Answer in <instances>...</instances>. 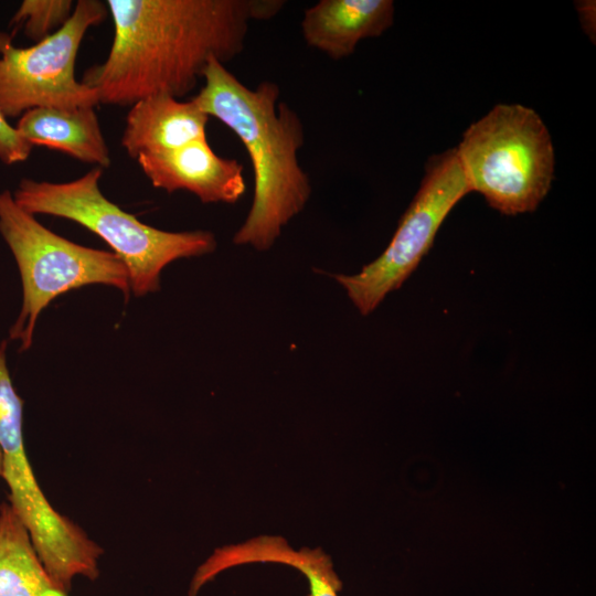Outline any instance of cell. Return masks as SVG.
Segmentation results:
<instances>
[{
    "instance_id": "obj_1",
    "label": "cell",
    "mask_w": 596,
    "mask_h": 596,
    "mask_svg": "<svg viewBox=\"0 0 596 596\" xmlns=\"http://www.w3.org/2000/svg\"><path fill=\"white\" fill-rule=\"evenodd\" d=\"M279 0H107L114 39L106 60L82 82L99 103L131 106L145 97L181 98L212 58L225 64L245 49L249 24L268 20Z\"/></svg>"
},
{
    "instance_id": "obj_2",
    "label": "cell",
    "mask_w": 596,
    "mask_h": 596,
    "mask_svg": "<svg viewBox=\"0 0 596 596\" xmlns=\"http://www.w3.org/2000/svg\"><path fill=\"white\" fill-rule=\"evenodd\" d=\"M202 79L203 86L192 99L240 138L254 173L253 202L233 243L267 251L311 195L309 175L298 159L305 143L302 121L280 100V88L274 82L249 88L216 58L210 60Z\"/></svg>"
},
{
    "instance_id": "obj_3",
    "label": "cell",
    "mask_w": 596,
    "mask_h": 596,
    "mask_svg": "<svg viewBox=\"0 0 596 596\" xmlns=\"http://www.w3.org/2000/svg\"><path fill=\"white\" fill-rule=\"evenodd\" d=\"M102 174L103 169L95 167L67 182L24 178L12 195L34 216L67 219L104 240L126 265L130 289L138 297L159 289L160 273L168 264L215 251L217 242L209 231L167 232L125 212L102 193Z\"/></svg>"
},
{
    "instance_id": "obj_4",
    "label": "cell",
    "mask_w": 596,
    "mask_h": 596,
    "mask_svg": "<svg viewBox=\"0 0 596 596\" xmlns=\"http://www.w3.org/2000/svg\"><path fill=\"white\" fill-rule=\"evenodd\" d=\"M455 149L470 191L504 215L536 210L554 180L547 127L521 104H497L465 130Z\"/></svg>"
},
{
    "instance_id": "obj_5",
    "label": "cell",
    "mask_w": 596,
    "mask_h": 596,
    "mask_svg": "<svg viewBox=\"0 0 596 596\" xmlns=\"http://www.w3.org/2000/svg\"><path fill=\"white\" fill-rule=\"evenodd\" d=\"M0 234L19 268L22 284L21 310L9 338L19 351L32 345L42 310L57 296L91 284H104L129 295V274L113 252L73 243L42 225L21 209L12 192H0Z\"/></svg>"
},
{
    "instance_id": "obj_6",
    "label": "cell",
    "mask_w": 596,
    "mask_h": 596,
    "mask_svg": "<svg viewBox=\"0 0 596 596\" xmlns=\"http://www.w3.org/2000/svg\"><path fill=\"white\" fill-rule=\"evenodd\" d=\"M8 341L0 342V445L9 504L23 523L52 579L68 592L73 578L95 581L103 549L85 531L57 512L45 498L28 459L23 439V401L7 362Z\"/></svg>"
},
{
    "instance_id": "obj_7",
    "label": "cell",
    "mask_w": 596,
    "mask_h": 596,
    "mask_svg": "<svg viewBox=\"0 0 596 596\" xmlns=\"http://www.w3.org/2000/svg\"><path fill=\"white\" fill-rule=\"evenodd\" d=\"M107 6L78 0L70 19L28 47L0 33V110L18 117L39 107L76 109L99 104L96 91L75 77V63L87 30L102 23Z\"/></svg>"
},
{
    "instance_id": "obj_8",
    "label": "cell",
    "mask_w": 596,
    "mask_h": 596,
    "mask_svg": "<svg viewBox=\"0 0 596 596\" xmlns=\"http://www.w3.org/2000/svg\"><path fill=\"white\" fill-rule=\"evenodd\" d=\"M471 192L456 149L432 156L421 187L384 252L354 275H334L363 316L398 289L433 246L453 207Z\"/></svg>"
},
{
    "instance_id": "obj_9",
    "label": "cell",
    "mask_w": 596,
    "mask_h": 596,
    "mask_svg": "<svg viewBox=\"0 0 596 596\" xmlns=\"http://www.w3.org/2000/svg\"><path fill=\"white\" fill-rule=\"evenodd\" d=\"M155 188L188 191L203 203H236L246 190L243 166L214 152L206 139L137 159Z\"/></svg>"
},
{
    "instance_id": "obj_10",
    "label": "cell",
    "mask_w": 596,
    "mask_h": 596,
    "mask_svg": "<svg viewBox=\"0 0 596 596\" xmlns=\"http://www.w3.org/2000/svg\"><path fill=\"white\" fill-rule=\"evenodd\" d=\"M252 563H276L298 570L308 581V596H339L343 587L331 557L320 547L296 551L281 536L260 535L215 549L196 568L189 596H196L206 583L223 571Z\"/></svg>"
},
{
    "instance_id": "obj_11",
    "label": "cell",
    "mask_w": 596,
    "mask_h": 596,
    "mask_svg": "<svg viewBox=\"0 0 596 596\" xmlns=\"http://www.w3.org/2000/svg\"><path fill=\"white\" fill-rule=\"evenodd\" d=\"M393 21L392 0H320L305 10L300 28L306 44L341 60L360 41L382 35Z\"/></svg>"
},
{
    "instance_id": "obj_12",
    "label": "cell",
    "mask_w": 596,
    "mask_h": 596,
    "mask_svg": "<svg viewBox=\"0 0 596 596\" xmlns=\"http://www.w3.org/2000/svg\"><path fill=\"white\" fill-rule=\"evenodd\" d=\"M210 117L194 103L168 94L139 99L130 106L121 137V146L137 159L180 148L206 139Z\"/></svg>"
},
{
    "instance_id": "obj_13",
    "label": "cell",
    "mask_w": 596,
    "mask_h": 596,
    "mask_svg": "<svg viewBox=\"0 0 596 596\" xmlns=\"http://www.w3.org/2000/svg\"><path fill=\"white\" fill-rule=\"evenodd\" d=\"M94 108H33L20 116L15 128L32 147L58 150L97 168H108L111 159Z\"/></svg>"
},
{
    "instance_id": "obj_14",
    "label": "cell",
    "mask_w": 596,
    "mask_h": 596,
    "mask_svg": "<svg viewBox=\"0 0 596 596\" xmlns=\"http://www.w3.org/2000/svg\"><path fill=\"white\" fill-rule=\"evenodd\" d=\"M50 576L9 502L0 503V596H68Z\"/></svg>"
},
{
    "instance_id": "obj_15",
    "label": "cell",
    "mask_w": 596,
    "mask_h": 596,
    "mask_svg": "<svg viewBox=\"0 0 596 596\" xmlns=\"http://www.w3.org/2000/svg\"><path fill=\"white\" fill-rule=\"evenodd\" d=\"M72 0H24L11 19L23 25L24 33L36 42L58 30L72 15Z\"/></svg>"
},
{
    "instance_id": "obj_16",
    "label": "cell",
    "mask_w": 596,
    "mask_h": 596,
    "mask_svg": "<svg viewBox=\"0 0 596 596\" xmlns=\"http://www.w3.org/2000/svg\"><path fill=\"white\" fill-rule=\"evenodd\" d=\"M32 148L0 110V161L8 166L23 162Z\"/></svg>"
},
{
    "instance_id": "obj_17",
    "label": "cell",
    "mask_w": 596,
    "mask_h": 596,
    "mask_svg": "<svg viewBox=\"0 0 596 596\" xmlns=\"http://www.w3.org/2000/svg\"><path fill=\"white\" fill-rule=\"evenodd\" d=\"M2 465H3V455H2V449L0 445V477L2 475Z\"/></svg>"
}]
</instances>
